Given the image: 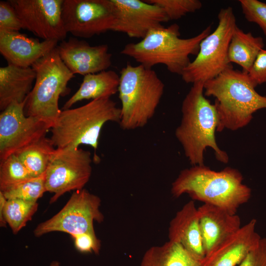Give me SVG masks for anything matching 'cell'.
Wrapping results in <instances>:
<instances>
[{
  "mask_svg": "<svg viewBox=\"0 0 266 266\" xmlns=\"http://www.w3.org/2000/svg\"><path fill=\"white\" fill-rule=\"evenodd\" d=\"M168 240L178 243L198 260L202 262L205 253L198 208L194 200L186 203L171 220Z\"/></svg>",
  "mask_w": 266,
  "mask_h": 266,
  "instance_id": "cell-19",
  "label": "cell"
},
{
  "mask_svg": "<svg viewBox=\"0 0 266 266\" xmlns=\"http://www.w3.org/2000/svg\"><path fill=\"white\" fill-rule=\"evenodd\" d=\"M211 33L208 26L195 36L180 37L177 24L150 31L137 43L126 44L121 54L148 68L163 65L171 73L181 75L191 62L190 56L198 54L201 41Z\"/></svg>",
  "mask_w": 266,
  "mask_h": 266,
  "instance_id": "cell-4",
  "label": "cell"
},
{
  "mask_svg": "<svg viewBox=\"0 0 266 266\" xmlns=\"http://www.w3.org/2000/svg\"><path fill=\"white\" fill-rule=\"evenodd\" d=\"M55 40L30 37L19 32H0V52L8 64L31 67L58 45Z\"/></svg>",
  "mask_w": 266,
  "mask_h": 266,
  "instance_id": "cell-17",
  "label": "cell"
},
{
  "mask_svg": "<svg viewBox=\"0 0 266 266\" xmlns=\"http://www.w3.org/2000/svg\"><path fill=\"white\" fill-rule=\"evenodd\" d=\"M38 207L37 202L16 199L7 200L3 209V216L14 234L17 233L32 220Z\"/></svg>",
  "mask_w": 266,
  "mask_h": 266,
  "instance_id": "cell-25",
  "label": "cell"
},
{
  "mask_svg": "<svg viewBox=\"0 0 266 266\" xmlns=\"http://www.w3.org/2000/svg\"><path fill=\"white\" fill-rule=\"evenodd\" d=\"M62 18L66 32L90 38L113 31L115 14L111 0H63Z\"/></svg>",
  "mask_w": 266,
  "mask_h": 266,
  "instance_id": "cell-11",
  "label": "cell"
},
{
  "mask_svg": "<svg viewBox=\"0 0 266 266\" xmlns=\"http://www.w3.org/2000/svg\"><path fill=\"white\" fill-rule=\"evenodd\" d=\"M100 204L101 200L98 196L84 188L76 190L59 212L37 226L33 234L40 237L54 232L70 235L95 233L94 222L100 223L104 219L100 209Z\"/></svg>",
  "mask_w": 266,
  "mask_h": 266,
  "instance_id": "cell-9",
  "label": "cell"
},
{
  "mask_svg": "<svg viewBox=\"0 0 266 266\" xmlns=\"http://www.w3.org/2000/svg\"><path fill=\"white\" fill-rule=\"evenodd\" d=\"M202 262L180 244L168 240L147 250L140 266H202Z\"/></svg>",
  "mask_w": 266,
  "mask_h": 266,
  "instance_id": "cell-22",
  "label": "cell"
},
{
  "mask_svg": "<svg viewBox=\"0 0 266 266\" xmlns=\"http://www.w3.org/2000/svg\"><path fill=\"white\" fill-rule=\"evenodd\" d=\"M0 162V191L33 178L14 154Z\"/></svg>",
  "mask_w": 266,
  "mask_h": 266,
  "instance_id": "cell-27",
  "label": "cell"
},
{
  "mask_svg": "<svg viewBox=\"0 0 266 266\" xmlns=\"http://www.w3.org/2000/svg\"><path fill=\"white\" fill-rule=\"evenodd\" d=\"M119 80L120 76L111 70L84 76L80 87L64 104L63 110L69 109L84 100L110 98L118 92Z\"/></svg>",
  "mask_w": 266,
  "mask_h": 266,
  "instance_id": "cell-21",
  "label": "cell"
},
{
  "mask_svg": "<svg viewBox=\"0 0 266 266\" xmlns=\"http://www.w3.org/2000/svg\"><path fill=\"white\" fill-rule=\"evenodd\" d=\"M218 19L217 28L201 41L196 57L182 73L185 82H205L232 66L228 59V48L237 26L233 8L220 9Z\"/></svg>",
  "mask_w": 266,
  "mask_h": 266,
  "instance_id": "cell-8",
  "label": "cell"
},
{
  "mask_svg": "<svg viewBox=\"0 0 266 266\" xmlns=\"http://www.w3.org/2000/svg\"><path fill=\"white\" fill-rule=\"evenodd\" d=\"M256 225V219H252L241 226L205 256L202 266H238L262 238Z\"/></svg>",
  "mask_w": 266,
  "mask_h": 266,
  "instance_id": "cell-16",
  "label": "cell"
},
{
  "mask_svg": "<svg viewBox=\"0 0 266 266\" xmlns=\"http://www.w3.org/2000/svg\"><path fill=\"white\" fill-rule=\"evenodd\" d=\"M71 236L74 240L75 248L80 252L99 254L100 249V241L95 233H86Z\"/></svg>",
  "mask_w": 266,
  "mask_h": 266,
  "instance_id": "cell-31",
  "label": "cell"
},
{
  "mask_svg": "<svg viewBox=\"0 0 266 266\" xmlns=\"http://www.w3.org/2000/svg\"><path fill=\"white\" fill-rule=\"evenodd\" d=\"M238 266H266V237H262Z\"/></svg>",
  "mask_w": 266,
  "mask_h": 266,
  "instance_id": "cell-33",
  "label": "cell"
},
{
  "mask_svg": "<svg viewBox=\"0 0 266 266\" xmlns=\"http://www.w3.org/2000/svg\"><path fill=\"white\" fill-rule=\"evenodd\" d=\"M45 174L37 177L31 178L0 191L6 200L16 199L37 202L43 194L47 192Z\"/></svg>",
  "mask_w": 266,
  "mask_h": 266,
  "instance_id": "cell-26",
  "label": "cell"
},
{
  "mask_svg": "<svg viewBox=\"0 0 266 266\" xmlns=\"http://www.w3.org/2000/svg\"><path fill=\"white\" fill-rule=\"evenodd\" d=\"M22 25L43 40L62 41L66 32L62 18L63 0H10Z\"/></svg>",
  "mask_w": 266,
  "mask_h": 266,
  "instance_id": "cell-13",
  "label": "cell"
},
{
  "mask_svg": "<svg viewBox=\"0 0 266 266\" xmlns=\"http://www.w3.org/2000/svg\"><path fill=\"white\" fill-rule=\"evenodd\" d=\"M164 90V83L152 68L130 64L123 67L118 91L121 128L129 131L144 127L154 115Z\"/></svg>",
  "mask_w": 266,
  "mask_h": 266,
  "instance_id": "cell-6",
  "label": "cell"
},
{
  "mask_svg": "<svg viewBox=\"0 0 266 266\" xmlns=\"http://www.w3.org/2000/svg\"><path fill=\"white\" fill-rule=\"evenodd\" d=\"M56 149L50 138L45 136L18 150L14 154L25 166L31 176L37 177L45 173Z\"/></svg>",
  "mask_w": 266,
  "mask_h": 266,
  "instance_id": "cell-24",
  "label": "cell"
},
{
  "mask_svg": "<svg viewBox=\"0 0 266 266\" xmlns=\"http://www.w3.org/2000/svg\"><path fill=\"white\" fill-rule=\"evenodd\" d=\"M247 73L231 66L204 83L205 96L213 97L218 115L217 132L247 126L257 111L266 108V96L255 89Z\"/></svg>",
  "mask_w": 266,
  "mask_h": 266,
  "instance_id": "cell-3",
  "label": "cell"
},
{
  "mask_svg": "<svg viewBox=\"0 0 266 266\" xmlns=\"http://www.w3.org/2000/svg\"><path fill=\"white\" fill-rule=\"evenodd\" d=\"M92 162L89 151L56 148L45 174L46 191L54 193L50 203L68 192L83 189L91 176Z\"/></svg>",
  "mask_w": 266,
  "mask_h": 266,
  "instance_id": "cell-10",
  "label": "cell"
},
{
  "mask_svg": "<svg viewBox=\"0 0 266 266\" xmlns=\"http://www.w3.org/2000/svg\"><path fill=\"white\" fill-rule=\"evenodd\" d=\"M115 22L113 31L142 39L152 30L169 21L159 6L140 0H111Z\"/></svg>",
  "mask_w": 266,
  "mask_h": 266,
  "instance_id": "cell-14",
  "label": "cell"
},
{
  "mask_svg": "<svg viewBox=\"0 0 266 266\" xmlns=\"http://www.w3.org/2000/svg\"><path fill=\"white\" fill-rule=\"evenodd\" d=\"M248 75L255 87L266 82V49L259 52Z\"/></svg>",
  "mask_w": 266,
  "mask_h": 266,
  "instance_id": "cell-32",
  "label": "cell"
},
{
  "mask_svg": "<svg viewBox=\"0 0 266 266\" xmlns=\"http://www.w3.org/2000/svg\"><path fill=\"white\" fill-rule=\"evenodd\" d=\"M23 29L18 15L9 1H0V32H19Z\"/></svg>",
  "mask_w": 266,
  "mask_h": 266,
  "instance_id": "cell-30",
  "label": "cell"
},
{
  "mask_svg": "<svg viewBox=\"0 0 266 266\" xmlns=\"http://www.w3.org/2000/svg\"><path fill=\"white\" fill-rule=\"evenodd\" d=\"M36 73L32 67L11 64L0 68V110L13 102L24 101L33 88Z\"/></svg>",
  "mask_w": 266,
  "mask_h": 266,
  "instance_id": "cell-20",
  "label": "cell"
},
{
  "mask_svg": "<svg viewBox=\"0 0 266 266\" xmlns=\"http://www.w3.org/2000/svg\"><path fill=\"white\" fill-rule=\"evenodd\" d=\"M160 7L169 21L177 20L188 13L195 12L202 6L199 0H147Z\"/></svg>",
  "mask_w": 266,
  "mask_h": 266,
  "instance_id": "cell-28",
  "label": "cell"
},
{
  "mask_svg": "<svg viewBox=\"0 0 266 266\" xmlns=\"http://www.w3.org/2000/svg\"><path fill=\"white\" fill-rule=\"evenodd\" d=\"M26 100L13 102L0 112V161L45 137L52 127L44 121L26 115Z\"/></svg>",
  "mask_w": 266,
  "mask_h": 266,
  "instance_id": "cell-12",
  "label": "cell"
},
{
  "mask_svg": "<svg viewBox=\"0 0 266 266\" xmlns=\"http://www.w3.org/2000/svg\"><path fill=\"white\" fill-rule=\"evenodd\" d=\"M265 46L263 38L245 33L237 26L233 33L228 48V59L248 73L259 52Z\"/></svg>",
  "mask_w": 266,
  "mask_h": 266,
  "instance_id": "cell-23",
  "label": "cell"
},
{
  "mask_svg": "<svg viewBox=\"0 0 266 266\" xmlns=\"http://www.w3.org/2000/svg\"><path fill=\"white\" fill-rule=\"evenodd\" d=\"M6 199L0 191V226L1 227H6L7 223L3 216V209L6 202Z\"/></svg>",
  "mask_w": 266,
  "mask_h": 266,
  "instance_id": "cell-34",
  "label": "cell"
},
{
  "mask_svg": "<svg viewBox=\"0 0 266 266\" xmlns=\"http://www.w3.org/2000/svg\"><path fill=\"white\" fill-rule=\"evenodd\" d=\"M49 266H61L60 263L57 261H54L50 264Z\"/></svg>",
  "mask_w": 266,
  "mask_h": 266,
  "instance_id": "cell-35",
  "label": "cell"
},
{
  "mask_svg": "<svg viewBox=\"0 0 266 266\" xmlns=\"http://www.w3.org/2000/svg\"><path fill=\"white\" fill-rule=\"evenodd\" d=\"M198 209L205 256L241 228V219L236 213L209 204Z\"/></svg>",
  "mask_w": 266,
  "mask_h": 266,
  "instance_id": "cell-18",
  "label": "cell"
},
{
  "mask_svg": "<svg viewBox=\"0 0 266 266\" xmlns=\"http://www.w3.org/2000/svg\"><path fill=\"white\" fill-rule=\"evenodd\" d=\"M243 180L240 171L231 167L217 171L204 165L193 166L180 172L171 184V193L175 198L187 194L193 200L235 214L251 196V189Z\"/></svg>",
  "mask_w": 266,
  "mask_h": 266,
  "instance_id": "cell-1",
  "label": "cell"
},
{
  "mask_svg": "<svg viewBox=\"0 0 266 266\" xmlns=\"http://www.w3.org/2000/svg\"><path fill=\"white\" fill-rule=\"evenodd\" d=\"M59 56L73 74L86 75L106 70L111 65L112 54L107 44L91 46L86 41L70 37L57 46Z\"/></svg>",
  "mask_w": 266,
  "mask_h": 266,
  "instance_id": "cell-15",
  "label": "cell"
},
{
  "mask_svg": "<svg viewBox=\"0 0 266 266\" xmlns=\"http://www.w3.org/2000/svg\"><path fill=\"white\" fill-rule=\"evenodd\" d=\"M203 82L193 85L184 98L181 106L182 118L175 132L185 156L192 166L203 165L204 152L212 149L216 159L223 163L229 162L227 153L218 146L215 132L218 126L216 107L204 94Z\"/></svg>",
  "mask_w": 266,
  "mask_h": 266,
  "instance_id": "cell-2",
  "label": "cell"
},
{
  "mask_svg": "<svg viewBox=\"0 0 266 266\" xmlns=\"http://www.w3.org/2000/svg\"><path fill=\"white\" fill-rule=\"evenodd\" d=\"M36 73L33 88L27 98L25 112L52 126L61 110V96L69 91L67 85L74 77L61 60L57 47L32 66Z\"/></svg>",
  "mask_w": 266,
  "mask_h": 266,
  "instance_id": "cell-7",
  "label": "cell"
},
{
  "mask_svg": "<svg viewBox=\"0 0 266 266\" xmlns=\"http://www.w3.org/2000/svg\"><path fill=\"white\" fill-rule=\"evenodd\" d=\"M120 115V108L110 98H99L75 108L61 110L50 129V141L57 149L87 145L96 150L103 125L110 121L119 123Z\"/></svg>",
  "mask_w": 266,
  "mask_h": 266,
  "instance_id": "cell-5",
  "label": "cell"
},
{
  "mask_svg": "<svg viewBox=\"0 0 266 266\" xmlns=\"http://www.w3.org/2000/svg\"><path fill=\"white\" fill-rule=\"evenodd\" d=\"M239 2L245 19L257 24L266 36V3L258 0H239Z\"/></svg>",
  "mask_w": 266,
  "mask_h": 266,
  "instance_id": "cell-29",
  "label": "cell"
}]
</instances>
